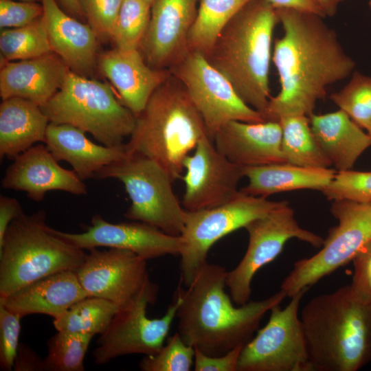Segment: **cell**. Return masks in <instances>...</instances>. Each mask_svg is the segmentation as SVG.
Masks as SVG:
<instances>
[{
    "mask_svg": "<svg viewBox=\"0 0 371 371\" xmlns=\"http://www.w3.org/2000/svg\"><path fill=\"white\" fill-rule=\"evenodd\" d=\"M283 34L276 39L272 60L280 91L271 97L266 121L309 116L330 85L348 78L356 63L335 30L319 15L293 8L276 9Z\"/></svg>",
    "mask_w": 371,
    "mask_h": 371,
    "instance_id": "obj_1",
    "label": "cell"
},
{
    "mask_svg": "<svg viewBox=\"0 0 371 371\" xmlns=\"http://www.w3.org/2000/svg\"><path fill=\"white\" fill-rule=\"evenodd\" d=\"M227 271L207 262L192 282L179 285L177 333L188 345L210 356L222 355L250 341L264 316L286 297L280 289L259 301L235 306L225 290Z\"/></svg>",
    "mask_w": 371,
    "mask_h": 371,
    "instance_id": "obj_2",
    "label": "cell"
},
{
    "mask_svg": "<svg viewBox=\"0 0 371 371\" xmlns=\"http://www.w3.org/2000/svg\"><path fill=\"white\" fill-rule=\"evenodd\" d=\"M279 19L268 0H251L226 24L209 52V63L247 105L265 118L271 98L272 37Z\"/></svg>",
    "mask_w": 371,
    "mask_h": 371,
    "instance_id": "obj_3",
    "label": "cell"
},
{
    "mask_svg": "<svg viewBox=\"0 0 371 371\" xmlns=\"http://www.w3.org/2000/svg\"><path fill=\"white\" fill-rule=\"evenodd\" d=\"M300 317L313 371H357L371 361V303L350 284L314 297Z\"/></svg>",
    "mask_w": 371,
    "mask_h": 371,
    "instance_id": "obj_4",
    "label": "cell"
},
{
    "mask_svg": "<svg viewBox=\"0 0 371 371\" xmlns=\"http://www.w3.org/2000/svg\"><path fill=\"white\" fill-rule=\"evenodd\" d=\"M205 135L199 111L184 86L171 74L136 117L125 147L129 154L157 162L174 182L181 179L184 159Z\"/></svg>",
    "mask_w": 371,
    "mask_h": 371,
    "instance_id": "obj_5",
    "label": "cell"
},
{
    "mask_svg": "<svg viewBox=\"0 0 371 371\" xmlns=\"http://www.w3.org/2000/svg\"><path fill=\"white\" fill-rule=\"evenodd\" d=\"M86 253L58 236L40 210L10 224L0 244V298L38 279L76 271Z\"/></svg>",
    "mask_w": 371,
    "mask_h": 371,
    "instance_id": "obj_6",
    "label": "cell"
},
{
    "mask_svg": "<svg viewBox=\"0 0 371 371\" xmlns=\"http://www.w3.org/2000/svg\"><path fill=\"white\" fill-rule=\"evenodd\" d=\"M41 108L50 122L79 128L110 147L123 145L136 121L111 87L71 70L59 90Z\"/></svg>",
    "mask_w": 371,
    "mask_h": 371,
    "instance_id": "obj_7",
    "label": "cell"
},
{
    "mask_svg": "<svg viewBox=\"0 0 371 371\" xmlns=\"http://www.w3.org/2000/svg\"><path fill=\"white\" fill-rule=\"evenodd\" d=\"M95 179L121 181L131 204L124 216L153 226L172 236H180L186 210L175 195L167 172L147 157L127 155L98 171Z\"/></svg>",
    "mask_w": 371,
    "mask_h": 371,
    "instance_id": "obj_8",
    "label": "cell"
},
{
    "mask_svg": "<svg viewBox=\"0 0 371 371\" xmlns=\"http://www.w3.org/2000/svg\"><path fill=\"white\" fill-rule=\"evenodd\" d=\"M330 212L337 220L324 240L322 249L311 257L293 264L280 289L291 297L346 265L371 240V204L334 201Z\"/></svg>",
    "mask_w": 371,
    "mask_h": 371,
    "instance_id": "obj_9",
    "label": "cell"
},
{
    "mask_svg": "<svg viewBox=\"0 0 371 371\" xmlns=\"http://www.w3.org/2000/svg\"><path fill=\"white\" fill-rule=\"evenodd\" d=\"M284 202L247 195L240 190L235 198L221 205L193 212L186 210L184 227L180 235V283L186 287L192 282L207 262L208 251L216 242L244 228Z\"/></svg>",
    "mask_w": 371,
    "mask_h": 371,
    "instance_id": "obj_10",
    "label": "cell"
},
{
    "mask_svg": "<svg viewBox=\"0 0 371 371\" xmlns=\"http://www.w3.org/2000/svg\"><path fill=\"white\" fill-rule=\"evenodd\" d=\"M157 294V285L149 280L132 300L120 308L97 340L93 351L95 363L104 365L132 354L150 356L160 350L176 318L179 300L175 297L161 317L149 318L148 305L155 302Z\"/></svg>",
    "mask_w": 371,
    "mask_h": 371,
    "instance_id": "obj_11",
    "label": "cell"
},
{
    "mask_svg": "<svg viewBox=\"0 0 371 371\" xmlns=\"http://www.w3.org/2000/svg\"><path fill=\"white\" fill-rule=\"evenodd\" d=\"M305 288L285 308L273 306L269 321L243 348L238 371H313L299 315Z\"/></svg>",
    "mask_w": 371,
    "mask_h": 371,
    "instance_id": "obj_12",
    "label": "cell"
},
{
    "mask_svg": "<svg viewBox=\"0 0 371 371\" xmlns=\"http://www.w3.org/2000/svg\"><path fill=\"white\" fill-rule=\"evenodd\" d=\"M169 70L184 86L212 140L220 128L230 121L266 122L260 112L243 101L231 83L203 54L188 51Z\"/></svg>",
    "mask_w": 371,
    "mask_h": 371,
    "instance_id": "obj_13",
    "label": "cell"
},
{
    "mask_svg": "<svg viewBox=\"0 0 371 371\" xmlns=\"http://www.w3.org/2000/svg\"><path fill=\"white\" fill-rule=\"evenodd\" d=\"M244 228L249 235L247 249L237 266L227 271L226 278V286L236 306L249 301L255 274L276 258L289 239L297 238L316 248L321 247L324 240L301 227L293 209L285 201L266 215L249 222Z\"/></svg>",
    "mask_w": 371,
    "mask_h": 371,
    "instance_id": "obj_14",
    "label": "cell"
},
{
    "mask_svg": "<svg viewBox=\"0 0 371 371\" xmlns=\"http://www.w3.org/2000/svg\"><path fill=\"white\" fill-rule=\"evenodd\" d=\"M186 173L182 206L190 212L215 207L232 200L240 192L243 167L228 160L207 135L183 161Z\"/></svg>",
    "mask_w": 371,
    "mask_h": 371,
    "instance_id": "obj_15",
    "label": "cell"
},
{
    "mask_svg": "<svg viewBox=\"0 0 371 371\" xmlns=\"http://www.w3.org/2000/svg\"><path fill=\"white\" fill-rule=\"evenodd\" d=\"M75 271L89 296L122 306L132 300L150 280L147 260L125 249H89Z\"/></svg>",
    "mask_w": 371,
    "mask_h": 371,
    "instance_id": "obj_16",
    "label": "cell"
},
{
    "mask_svg": "<svg viewBox=\"0 0 371 371\" xmlns=\"http://www.w3.org/2000/svg\"><path fill=\"white\" fill-rule=\"evenodd\" d=\"M54 231L67 242L82 249L100 247L125 249L146 260L166 255L179 256L181 249L180 236L169 235L139 221L110 223L99 214L92 216L91 225L83 232Z\"/></svg>",
    "mask_w": 371,
    "mask_h": 371,
    "instance_id": "obj_17",
    "label": "cell"
},
{
    "mask_svg": "<svg viewBox=\"0 0 371 371\" xmlns=\"http://www.w3.org/2000/svg\"><path fill=\"white\" fill-rule=\"evenodd\" d=\"M200 0H155L139 47L146 63L169 69L189 51L188 38Z\"/></svg>",
    "mask_w": 371,
    "mask_h": 371,
    "instance_id": "obj_18",
    "label": "cell"
},
{
    "mask_svg": "<svg viewBox=\"0 0 371 371\" xmlns=\"http://www.w3.org/2000/svg\"><path fill=\"white\" fill-rule=\"evenodd\" d=\"M5 189L23 191L39 202L45 194L59 190L75 195L87 193L86 184L72 170L63 168L45 145H34L13 159L1 180Z\"/></svg>",
    "mask_w": 371,
    "mask_h": 371,
    "instance_id": "obj_19",
    "label": "cell"
},
{
    "mask_svg": "<svg viewBox=\"0 0 371 371\" xmlns=\"http://www.w3.org/2000/svg\"><path fill=\"white\" fill-rule=\"evenodd\" d=\"M102 74L117 90L121 102L137 117L154 91L170 76L169 69L148 65L139 49L115 47L98 55Z\"/></svg>",
    "mask_w": 371,
    "mask_h": 371,
    "instance_id": "obj_20",
    "label": "cell"
},
{
    "mask_svg": "<svg viewBox=\"0 0 371 371\" xmlns=\"http://www.w3.org/2000/svg\"><path fill=\"white\" fill-rule=\"evenodd\" d=\"M281 141V126L273 121H230L221 127L213 137L218 151L231 162L243 167L286 162Z\"/></svg>",
    "mask_w": 371,
    "mask_h": 371,
    "instance_id": "obj_21",
    "label": "cell"
},
{
    "mask_svg": "<svg viewBox=\"0 0 371 371\" xmlns=\"http://www.w3.org/2000/svg\"><path fill=\"white\" fill-rule=\"evenodd\" d=\"M1 65V99L23 98L40 107L59 90L70 70L63 60L52 52L37 58L7 62Z\"/></svg>",
    "mask_w": 371,
    "mask_h": 371,
    "instance_id": "obj_22",
    "label": "cell"
},
{
    "mask_svg": "<svg viewBox=\"0 0 371 371\" xmlns=\"http://www.w3.org/2000/svg\"><path fill=\"white\" fill-rule=\"evenodd\" d=\"M43 17L52 52L69 69L87 76L98 61V39L95 31L62 10L57 0H41Z\"/></svg>",
    "mask_w": 371,
    "mask_h": 371,
    "instance_id": "obj_23",
    "label": "cell"
},
{
    "mask_svg": "<svg viewBox=\"0 0 371 371\" xmlns=\"http://www.w3.org/2000/svg\"><path fill=\"white\" fill-rule=\"evenodd\" d=\"M87 296L76 271L67 270L21 287L0 298V304L22 317L31 314H43L55 319L74 303Z\"/></svg>",
    "mask_w": 371,
    "mask_h": 371,
    "instance_id": "obj_24",
    "label": "cell"
},
{
    "mask_svg": "<svg viewBox=\"0 0 371 371\" xmlns=\"http://www.w3.org/2000/svg\"><path fill=\"white\" fill-rule=\"evenodd\" d=\"M85 133L70 124L49 122L44 142L58 161L68 162L83 181L94 179L104 167L127 155L125 144L115 147L99 145Z\"/></svg>",
    "mask_w": 371,
    "mask_h": 371,
    "instance_id": "obj_25",
    "label": "cell"
},
{
    "mask_svg": "<svg viewBox=\"0 0 371 371\" xmlns=\"http://www.w3.org/2000/svg\"><path fill=\"white\" fill-rule=\"evenodd\" d=\"M309 120L315 138L338 171L352 169L371 146L368 133L341 109L323 115L313 113Z\"/></svg>",
    "mask_w": 371,
    "mask_h": 371,
    "instance_id": "obj_26",
    "label": "cell"
},
{
    "mask_svg": "<svg viewBox=\"0 0 371 371\" xmlns=\"http://www.w3.org/2000/svg\"><path fill=\"white\" fill-rule=\"evenodd\" d=\"M49 120L41 108L19 98L0 104V157L14 159L34 146L45 142Z\"/></svg>",
    "mask_w": 371,
    "mask_h": 371,
    "instance_id": "obj_27",
    "label": "cell"
},
{
    "mask_svg": "<svg viewBox=\"0 0 371 371\" xmlns=\"http://www.w3.org/2000/svg\"><path fill=\"white\" fill-rule=\"evenodd\" d=\"M249 183L240 191L247 195L267 198L271 194L300 189L322 191L334 178L336 171L307 168L287 162L243 167Z\"/></svg>",
    "mask_w": 371,
    "mask_h": 371,
    "instance_id": "obj_28",
    "label": "cell"
},
{
    "mask_svg": "<svg viewBox=\"0 0 371 371\" xmlns=\"http://www.w3.org/2000/svg\"><path fill=\"white\" fill-rule=\"evenodd\" d=\"M278 122L282 128L281 149L286 162L307 168H328L332 166L312 133L308 117L287 116Z\"/></svg>",
    "mask_w": 371,
    "mask_h": 371,
    "instance_id": "obj_29",
    "label": "cell"
},
{
    "mask_svg": "<svg viewBox=\"0 0 371 371\" xmlns=\"http://www.w3.org/2000/svg\"><path fill=\"white\" fill-rule=\"evenodd\" d=\"M251 0H200L188 38L189 51L205 55L232 17Z\"/></svg>",
    "mask_w": 371,
    "mask_h": 371,
    "instance_id": "obj_30",
    "label": "cell"
},
{
    "mask_svg": "<svg viewBox=\"0 0 371 371\" xmlns=\"http://www.w3.org/2000/svg\"><path fill=\"white\" fill-rule=\"evenodd\" d=\"M121 306L104 298L87 296L74 303L63 314L54 319L57 330L102 334Z\"/></svg>",
    "mask_w": 371,
    "mask_h": 371,
    "instance_id": "obj_31",
    "label": "cell"
},
{
    "mask_svg": "<svg viewBox=\"0 0 371 371\" xmlns=\"http://www.w3.org/2000/svg\"><path fill=\"white\" fill-rule=\"evenodd\" d=\"M0 52L1 65L52 52L43 15L26 26L1 30Z\"/></svg>",
    "mask_w": 371,
    "mask_h": 371,
    "instance_id": "obj_32",
    "label": "cell"
},
{
    "mask_svg": "<svg viewBox=\"0 0 371 371\" xmlns=\"http://www.w3.org/2000/svg\"><path fill=\"white\" fill-rule=\"evenodd\" d=\"M93 335L57 330L47 342L45 371H83L84 359Z\"/></svg>",
    "mask_w": 371,
    "mask_h": 371,
    "instance_id": "obj_33",
    "label": "cell"
},
{
    "mask_svg": "<svg viewBox=\"0 0 371 371\" xmlns=\"http://www.w3.org/2000/svg\"><path fill=\"white\" fill-rule=\"evenodd\" d=\"M151 5L143 0H123L111 40L120 49H139L150 19Z\"/></svg>",
    "mask_w": 371,
    "mask_h": 371,
    "instance_id": "obj_34",
    "label": "cell"
},
{
    "mask_svg": "<svg viewBox=\"0 0 371 371\" xmlns=\"http://www.w3.org/2000/svg\"><path fill=\"white\" fill-rule=\"evenodd\" d=\"M330 98L361 128L370 130L371 76L354 71L346 85L339 91L332 93Z\"/></svg>",
    "mask_w": 371,
    "mask_h": 371,
    "instance_id": "obj_35",
    "label": "cell"
},
{
    "mask_svg": "<svg viewBox=\"0 0 371 371\" xmlns=\"http://www.w3.org/2000/svg\"><path fill=\"white\" fill-rule=\"evenodd\" d=\"M194 348L188 345L176 332L166 346L139 363L144 371H189L194 365Z\"/></svg>",
    "mask_w": 371,
    "mask_h": 371,
    "instance_id": "obj_36",
    "label": "cell"
},
{
    "mask_svg": "<svg viewBox=\"0 0 371 371\" xmlns=\"http://www.w3.org/2000/svg\"><path fill=\"white\" fill-rule=\"evenodd\" d=\"M328 199L371 203V172L352 169L336 172L330 183L321 191Z\"/></svg>",
    "mask_w": 371,
    "mask_h": 371,
    "instance_id": "obj_37",
    "label": "cell"
},
{
    "mask_svg": "<svg viewBox=\"0 0 371 371\" xmlns=\"http://www.w3.org/2000/svg\"><path fill=\"white\" fill-rule=\"evenodd\" d=\"M85 18L100 40H111L123 0H78Z\"/></svg>",
    "mask_w": 371,
    "mask_h": 371,
    "instance_id": "obj_38",
    "label": "cell"
},
{
    "mask_svg": "<svg viewBox=\"0 0 371 371\" xmlns=\"http://www.w3.org/2000/svg\"><path fill=\"white\" fill-rule=\"evenodd\" d=\"M21 318L0 304V368L2 370H13L20 344Z\"/></svg>",
    "mask_w": 371,
    "mask_h": 371,
    "instance_id": "obj_39",
    "label": "cell"
},
{
    "mask_svg": "<svg viewBox=\"0 0 371 371\" xmlns=\"http://www.w3.org/2000/svg\"><path fill=\"white\" fill-rule=\"evenodd\" d=\"M44 14L42 3L34 1L0 0L1 29L26 26Z\"/></svg>",
    "mask_w": 371,
    "mask_h": 371,
    "instance_id": "obj_40",
    "label": "cell"
},
{
    "mask_svg": "<svg viewBox=\"0 0 371 371\" xmlns=\"http://www.w3.org/2000/svg\"><path fill=\"white\" fill-rule=\"evenodd\" d=\"M354 274L350 284L352 293L371 303V240L353 258Z\"/></svg>",
    "mask_w": 371,
    "mask_h": 371,
    "instance_id": "obj_41",
    "label": "cell"
},
{
    "mask_svg": "<svg viewBox=\"0 0 371 371\" xmlns=\"http://www.w3.org/2000/svg\"><path fill=\"white\" fill-rule=\"evenodd\" d=\"M244 346H238L219 356H210L194 348L195 371H238L240 355Z\"/></svg>",
    "mask_w": 371,
    "mask_h": 371,
    "instance_id": "obj_42",
    "label": "cell"
},
{
    "mask_svg": "<svg viewBox=\"0 0 371 371\" xmlns=\"http://www.w3.org/2000/svg\"><path fill=\"white\" fill-rule=\"evenodd\" d=\"M19 201L15 198L0 196V244L3 242L5 232L12 221L23 214Z\"/></svg>",
    "mask_w": 371,
    "mask_h": 371,
    "instance_id": "obj_43",
    "label": "cell"
},
{
    "mask_svg": "<svg viewBox=\"0 0 371 371\" xmlns=\"http://www.w3.org/2000/svg\"><path fill=\"white\" fill-rule=\"evenodd\" d=\"M13 370L15 371H45L43 359L30 347L20 344Z\"/></svg>",
    "mask_w": 371,
    "mask_h": 371,
    "instance_id": "obj_44",
    "label": "cell"
},
{
    "mask_svg": "<svg viewBox=\"0 0 371 371\" xmlns=\"http://www.w3.org/2000/svg\"><path fill=\"white\" fill-rule=\"evenodd\" d=\"M276 8H293L313 13L324 17L325 15L316 0H268Z\"/></svg>",
    "mask_w": 371,
    "mask_h": 371,
    "instance_id": "obj_45",
    "label": "cell"
},
{
    "mask_svg": "<svg viewBox=\"0 0 371 371\" xmlns=\"http://www.w3.org/2000/svg\"><path fill=\"white\" fill-rule=\"evenodd\" d=\"M57 2L70 16L77 19H85L78 0H57Z\"/></svg>",
    "mask_w": 371,
    "mask_h": 371,
    "instance_id": "obj_46",
    "label": "cell"
},
{
    "mask_svg": "<svg viewBox=\"0 0 371 371\" xmlns=\"http://www.w3.org/2000/svg\"><path fill=\"white\" fill-rule=\"evenodd\" d=\"M322 8L325 16H334L337 10L339 0H316Z\"/></svg>",
    "mask_w": 371,
    "mask_h": 371,
    "instance_id": "obj_47",
    "label": "cell"
},
{
    "mask_svg": "<svg viewBox=\"0 0 371 371\" xmlns=\"http://www.w3.org/2000/svg\"><path fill=\"white\" fill-rule=\"evenodd\" d=\"M147 3H148L149 4H150L151 5H153V3L155 1V0H143Z\"/></svg>",
    "mask_w": 371,
    "mask_h": 371,
    "instance_id": "obj_48",
    "label": "cell"
},
{
    "mask_svg": "<svg viewBox=\"0 0 371 371\" xmlns=\"http://www.w3.org/2000/svg\"><path fill=\"white\" fill-rule=\"evenodd\" d=\"M20 1H34V2L41 1V0H20Z\"/></svg>",
    "mask_w": 371,
    "mask_h": 371,
    "instance_id": "obj_49",
    "label": "cell"
},
{
    "mask_svg": "<svg viewBox=\"0 0 371 371\" xmlns=\"http://www.w3.org/2000/svg\"><path fill=\"white\" fill-rule=\"evenodd\" d=\"M368 133L369 136H370V138H371V128H370L369 131H368Z\"/></svg>",
    "mask_w": 371,
    "mask_h": 371,
    "instance_id": "obj_50",
    "label": "cell"
},
{
    "mask_svg": "<svg viewBox=\"0 0 371 371\" xmlns=\"http://www.w3.org/2000/svg\"><path fill=\"white\" fill-rule=\"evenodd\" d=\"M368 5H369V8H370V9L371 10V0H369Z\"/></svg>",
    "mask_w": 371,
    "mask_h": 371,
    "instance_id": "obj_51",
    "label": "cell"
},
{
    "mask_svg": "<svg viewBox=\"0 0 371 371\" xmlns=\"http://www.w3.org/2000/svg\"><path fill=\"white\" fill-rule=\"evenodd\" d=\"M344 1V0H339V3L341 2V1Z\"/></svg>",
    "mask_w": 371,
    "mask_h": 371,
    "instance_id": "obj_52",
    "label": "cell"
},
{
    "mask_svg": "<svg viewBox=\"0 0 371 371\" xmlns=\"http://www.w3.org/2000/svg\"><path fill=\"white\" fill-rule=\"evenodd\" d=\"M370 204H371V203H370Z\"/></svg>",
    "mask_w": 371,
    "mask_h": 371,
    "instance_id": "obj_53",
    "label": "cell"
}]
</instances>
